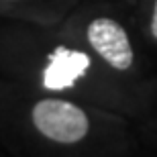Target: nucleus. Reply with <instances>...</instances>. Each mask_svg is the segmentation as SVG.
<instances>
[{
    "instance_id": "1",
    "label": "nucleus",
    "mask_w": 157,
    "mask_h": 157,
    "mask_svg": "<svg viewBox=\"0 0 157 157\" xmlns=\"http://www.w3.org/2000/svg\"><path fill=\"white\" fill-rule=\"evenodd\" d=\"M33 122L37 131L55 143H78L86 137L90 122L86 112L65 100H41L33 108Z\"/></svg>"
},
{
    "instance_id": "2",
    "label": "nucleus",
    "mask_w": 157,
    "mask_h": 157,
    "mask_svg": "<svg viewBox=\"0 0 157 157\" xmlns=\"http://www.w3.org/2000/svg\"><path fill=\"white\" fill-rule=\"evenodd\" d=\"M88 41L94 51L114 70H128L133 63V47L121 25L112 18H96L88 27Z\"/></svg>"
},
{
    "instance_id": "3",
    "label": "nucleus",
    "mask_w": 157,
    "mask_h": 157,
    "mask_svg": "<svg viewBox=\"0 0 157 157\" xmlns=\"http://www.w3.org/2000/svg\"><path fill=\"white\" fill-rule=\"evenodd\" d=\"M90 67V57L82 51H74L67 47H57L49 57L43 71V86L47 90H65L76 84Z\"/></svg>"
},
{
    "instance_id": "4",
    "label": "nucleus",
    "mask_w": 157,
    "mask_h": 157,
    "mask_svg": "<svg viewBox=\"0 0 157 157\" xmlns=\"http://www.w3.org/2000/svg\"><path fill=\"white\" fill-rule=\"evenodd\" d=\"M151 35L157 39V0H155V10H153V18H151Z\"/></svg>"
}]
</instances>
